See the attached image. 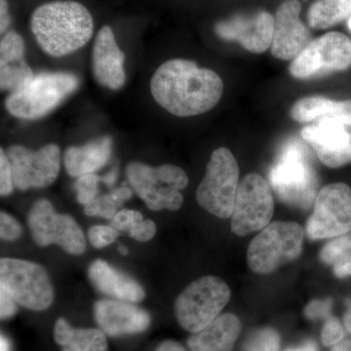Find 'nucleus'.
Returning a JSON list of instances; mask_svg holds the SVG:
<instances>
[{
  "label": "nucleus",
  "instance_id": "obj_1",
  "mask_svg": "<svg viewBox=\"0 0 351 351\" xmlns=\"http://www.w3.org/2000/svg\"><path fill=\"white\" fill-rule=\"evenodd\" d=\"M154 100L171 114L195 117L211 110L223 96L218 73L193 62L173 59L161 64L151 80Z\"/></svg>",
  "mask_w": 351,
  "mask_h": 351
},
{
  "label": "nucleus",
  "instance_id": "obj_2",
  "mask_svg": "<svg viewBox=\"0 0 351 351\" xmlns=\"http://www.w3.org/2000/svg\"><path fill=\"white\" fill-rule=\"evenodd\" d=\"M31 29L46 54L60 58L86 45L93 36L94 22L91 13L80 2L58 0L34 10Z\"/></svg>",
  "mask_w": 351,
  "mask_h": 351
},
{
  "label": "nucleus",
  "instance_id": "obj_3",
  "mask_svg": "<svg viewBox=\"0 0 351 351\" xmlns=\"http://www.w3.org/2000/svg\"><path fill=\"white\" fill-rule=\"evenodd\" d=\"M269 182L286 204L304 210L313 206L317 196V175L304 145L298 142L284 145L270 169Z\"/></svg>",
  "mask_w": 351,
  "mask_h": 351
},
{
  "label": "nucleus",
  "instance_id": "obj_4",
  "mask_svg": "<svg viewBox=\"0 0 351 351\" xmlns=\"http://www.w3.org/2000/svg\"><path fill=\"white\" fill-rule=\"evenodd\" d=\"M80 78L71 73H40L27 84L9 94L7 112L25 120L43 119L80 86Z\"/></svg>",
  "mask_w": 351,
  "mask_h": 351
},
{
  "label": "nucleus",
  "instance_id": "obj_5",
  "mask_svg": "<svg viewBox=\"0 0 351 351\" xmlns=\"http://www.w3.org/2000/svg\"><path fill=\"white\" fill-rule=\"evenodd\" d=\"M129 184L154 211H177L184 202L181 191L188 186L189 178L182 168L172 164L151 167L147 164L132 162L127 166Z\"/></svg>",
  "mask_w": 351,
  "mask_h": 351
},
{
  "label": "nucleus",
  "instance_id": "obj_6",
  "mask_svg": "<svg viewBox=\"0 0 351 351\" xmlns=\"http://www.w3.org/2000/svg\"><path fill=\"white\" fill-rule=\"evenodd\" d=\"M304 228L294 221H274L265 226L248 247L247 262L252 271L269 274L297 260L304 246Z\"/></svg>",
  "mask_w": 351,
  "mask_h": 351
},
{
  "label": "nucleus",
  "instance_id": "obj_7",
  "mask_svg": "<svg viewBox=\"0 0 351 351\" xmlns=\"http://www.w3.org/2000/svg\"><path fill=\"white\" fill-rule=\"evenodd\" d=\"M230 300V289L223 279L201 277L176 300V318L184 330L195 334L217 319Z\"/></svg>",
  "mask_w": 351,
  "mask_h": 351
},
{
  "label": "nucleus",
  "instance_id": "obj_8",
  "mask_svg": "<svg viewBox=\"0 0 351 351\" xmlns=\"http://www.w3.org/2000/svg\"><path fill=\"white\" fill-rule=\"evenodd\" d=\"M239 184V168L237 159L230 149L219 147L212 154L206 174L196 191L198 204L218 218H230Z\"/></svg>",
  "mask_w": 351,
  "mask_h": 351
},
{
  "label": "nucleus",
  "instance_id": "obj_9",
  "mask_svg": "<svg viewBox=\"0 0 351 351\" xmlns=\"http://www.w3.org/2000/svg\"><path fill=\"white\" fill-rule=\"evenodd\" d=\"M0 286L18 304L31 311H45L54 300L47 271L38 263L29 261L1 258Z\"/></svg>",
  "mask_w": 351,
  "mask_h": 351
},
{
  "label": "nucleus",
  "instance_id": "obj_10",
  "mask_svg": "<svg viewBox=\"0 0 351 351\" xmlns=\"http://www.w3.org/2000/svg\"><path fill=\"white\" fill-rule=\"evenodd\" d=\"M351 66V40L341 32H328L311 41L293 60L289 71L297 80H307Z\"/></svg>",
  "mask_w": 351,
  "mask_h": 351
},
{
  "label": "nucleus",
  "instance_id": "obj_11",
  "mask_svg": "<svg viewBox=\"0 0 351 351\" xmlns=\"http://www.w3.org/2000/svg\"><path fill=\"white\" fill-rule=\"evenodd\" d=\"M32 237L39 246L56 244L71 255H82L86 249V239L73 217L57 213L52 203L39 199L27 215Z\"/></svg>",
  "mask_w": 351,
  "mask_h": 351
},
{
  "label": "nucleus",
  "instance_id": "obj_12",
  "mask_svg": "<svg viewBox=\"0 0 351 351\" xmlns=\"http://www.w3.org/2000/svg\"><path fill=\"white\" fill-rule=\"evenodd\" d=\"M306 230L313 240L335 239L351 232L350 186L336 182L321 189Z\"/></svg>",
  "mask_w": 351,
  "mask_h": 351
},
{
  "label": "nucleus",
  "instance_id": "obj_13",
  "mask_svg": "<svg viewBox=\"0 0 351 351\" xmlns=\"http://www.w3.org/2000/svg\"><path fill=\"white\" fill-rule=\"evenodd\" d=\"M274 201L269 182L258 174L240 182L232 215V230L239 237L263 230L274 216Z\"/></svg>",
  "mask_w": 351,
  "mask_h": 351
},
{
  "label": "nucleus",
  "instance_id": "obj_14",
  "mask_svg": "<svg viewBox=\"0 0 351 351\" xmlns=\"http://www.w3.org/2000/svg\"><path fill=\"white\" fill-rule=\"evenodd\" d=\"M7 156L12 167L14 184L20 191L47 188L59 176L61 152L57 145H46L36 152L13 145Z\"/></svg>",
  "mask_w": 351,
  "mask_h": 351
},
{
  "label": "nucleus",
  "instance_id": "obj_15",
  "mask_svg": "<svg viewBox=\"0 0 351 351\" xmlns=\"http://www.w3.org/2000/svg\"><path fill=\"white\" fill-rule=\"evenodd\" d=\"M274 17L265 10L251 14H237L215 25V32L221 39L237 41L249 52H265L274 38Z\"/></svg>",
  "mask_w": 351,
  "mask_h": 351
},
{
  "label": "nucleus",
  "instance_id": "obj_16",
  "mask_svg": "<svg viewBox=\"0 0 351 351\" xmlns=\"http://www.w3.org/2000/svg\"><path fill=\"white\" fill-rule=\"evenodd\" d=\"M346 127L336 119H320L304 127L301 135L321 162L330 168H339L351 163V133Z\"/></svg>",
  "mask_w": 351,
  "mask_h": 351
},
{
  "label": "nucleus",
  "instance_id": "obj_17",
  "mask_svg": "<svg viewBox=\"0 0 351 351\" xmlns=\"http://www.w3.org/2000/svg\"><path fill=\"white\" fill-rule=\"evenodd\" d=\"M301 3L298 0H285L274 16L272 56L283 61L294 60L311 43V34L300 20Z\"/></svg>",
  "mask_w": 351,
  "mask_h": 351
},
{
  "label": "nucleus",
  "instance_id": "obj_18",
  "mask_svg": "<svg viewBox=\"0 0 351 351\" xmlns=\"http://www.w3.org/2000/svg\"><path fill=\"white\" fill-rule=\"evenodd\" d=\"M94 316L101 331L110 337L138 334L151 326L149 313L134 302L117 299L100 300L95 304Z\"/></svg>",
  "mask_w": 351,
  "mask_h": 351
},
{
  "label": "nucleus",
  "instance_id": "obj_19",
  "mask_svg": "<svg viewBox=\"0 0 351 351\" xmlns=\"http://www.w3.org/2000/svg\"><path fill=\"white\" fill-rule=\"evenodd\" d=\"M125 56L108 25L101 27L95 39L92 51V71L101 86L112 90L123 87L126 82L124 71Z\"/></svg>",
  "mask_w": 351,
  "mask_h": 351
},
{
  "label": "nucleus",
  "instance_id": "obj_20",
  "mask_svg": "<svg viewBox=\"0 0 351 351\" xmlns=\"http://www.w3.org/2000/svg\"><path fill=\"white\" fill-rule=\"evenodd\" d=\"M24 38L9 32L0 43V88L12 93L34 77V71L25 60Z\"/></svg>",
  "mask_w": 351,
  "mask_h": 351
},
{
  "label": "nucleus",
  "instance_id": "obj_21",
  "mask_svg": "<svg viewBox=\"0 0 351 351\" xmlns=\"http://www.w3.org/2000/svg\"><path fill=\"white\" fill-rule=\"evenodd\" d=\"M88 276L99 292L113 299L134 304L145 299L144 288L138 281L114 269L106 261H94L88 269Z\"/></svg>",
  "mask_w": 351,
  "mask_h": 351
},
{
  "label": "nucleus",
  "instance_id": "obj_22",
  "mask_svg": "<svg viewBox=\"0 0 351 351\" xmlns=\"http://www.w3.org/2000/svg\"><path fill=\"white\" fill-rule=\"evenodd\" d=\"M112 154V138L104 136L85 145L69 147L64 154V168L73 178L95 174L108 162Z\"/></svg>",
  "mask_w": 351,
  "mask_h": 351
},
{
  "label": "nucleus",
  "instance_id": "obj_23",
  "mask_svg": "<svg viewBox=\"0 0 351 351\" xmlns=\"http://www.w3.org/2000/svg\"><path fill=\"white\" fill-rule=\"evenodd\" d=\"M241 332L239 318L232 313L219 315L211 324L189 339L191 351H232Z\"/></svg>",
  "mask_w": 351,
  "mask_h": 351
},
{
  "label": "nucleus",
  "instance_id": "obj_24",
  "mask_svg": "<svg viewBox=\"0 0 351 351\" xmlns=\"http://www.w3.org/2000/svg\"><path fill=\"white\" fill-rule=\"evenodd\" d=\"M291 117L297 122L332 119L351 126V100L335 101L324 97H306L293 106Z\"/></svg>",
  "mask_w": 351,
  "mask_h": 351
},
{
  "label": "nucleus",
  "instance_id": "obj_25",
  "mask_svg": "<svg viewBox=\"0 0 351 351\" xmlns=\"http://www.w3.org/2000/svg\"><path fill=\"white\" fill-rule=\"evenodd\" d=\"M53 335L62 351H107V338L101 329H78L71 327L64 318H59Z\"/></svg>",
  "mask_w": 351,
  "mask_h": 351
},
{
  "label": "nucleus",
  "instance_id": "obj_26",
  "mask_svg": "<svg viewBox=\"0 0 351 351\" xmlns=\"http://www.w3.org/2000/svg\"><path fill=\"white\" fill-rule=\"evenodd\" d=\"M351 15V0H316L307 13L309 27L326 29Z\"/></svg>",
  "mask_w": 351,
  "mask_h": 351
},
{
  "label": "nucleus",
  "instance_id": "obj_27",
  "mask_svg": "<svg viewBox=\"0 0 351 351\" xmlns=\"http://www.w3.org/2000/svg\"><path fill=\"white\" fill-rule=\"evenodd\" d=\"M320 260L332 267L339 278L351 276V233L335 237L320 252Z\"/></svg>",
  "mask_w": 351,
  "mask_h": 351
},
{
  "label": "nucleus",
  "instance_id": "obj_28",
  "mask_svg": "<svg viewBox=\"0 0 351 351\" xmlns=\"http://www.w3.org/2000/svg\"><path fill=\"white\" fill-rule=\"evenodd\" d=\"M280 337L276 330L265 328L258 330L249 337L244 351H279Z\"/></svg>",
  "mask_w": 351,
  "mask_h": 351
},
{
  "label": "nucleus",
  "instance_id": "obj_29",
  "mask_svg": "<svg viewBox=\"0 0 351 351\" xmlns=\"http://www.w3.org/2000/svg\"><path fill=\"white\" fill-rule=\"evenodd\" d=\"M101 179L96 174L83 175L77 178L75 182L76 200L82 205L93 201L98 196V184Z\"/></svg>",
  "mask_w": 351,
  "mask_h": 351
},
{
  "label": "nucleus",
  "instance_id": "obj_30",
  "mask_svg": "<svg viewBox=\"0 0 351 351\" xmlns=\"http://www.w3.org/2000/svg\"><path fill=\"white\" fill-rule=\"evenodd\" d=\"M117 204L110 193L97 196L91 202L84 206V213L87 216H99L104 219H112L117 213Z\"/></svg>",
  "mask_w": 351,
  "mask_h": 351
},
{
  "label": "nucleus",
  "instance_id": "obj_31",
  "mask_svg": "<svg viewBox=\"0 0 351 351\" xmlns=\"http://www.w3.org/2000/svg\"><path fill=\"white\" fill-rule=\"evenodd\" d=\"M119 230L113 226H94L88 230L90 243L94 248L101 249L108 246L119 237Z\"/></svg>",
  "mask_w": 351,
  "mask_h": 351
},
{
  "label": "nucleus",
  "instance_id": "obj_32",
  "mask_svg": "<svg viewBox=\"0 0 351 351\" xmlns=\"http://www.w3.org/2000/svg\"><path fill=\"white\" fill-rule=\"evenodd\" d=\"M144 221L143 215L135 210H120L112 218V226L119 232H130L138 223Z\"/></svg>",
  "mask_w": 351,
  "mask_h": 351
},
{
  "label": "nucleus",
  "instance_id": "obj_33",
  "mask_svg": "<svg viewBox=\"0 0 351 351\" xmlns=\"http://www.w3.org/2000/svg\"><path fill=\"white\" fill-rule=\"evenodd\" d=\"M14 184L12 167L10 160L3 149L0 151V193L1 196H8L13 193Z\"/></svg>",
  "mask_w": 351,
  "mask_h": 351
},
{
  "label": "nucleus",
  "instance_id": "obj_34",
  "mask_svg": "<svg viewBox=\"0 0 351 351\" xmlns=\"http://www.w3.org/2000/svg\"><path fill=\"white\" fill-rule=\"evenodd\" d=\"M22 234V226L14 217L1 212L0 214V237L5 241H16Z\"/></svg>",
  "mask_w": 351,
  "mask_h": 351
},
{
  "label": "nucleus",
  "instance_id": "obj_35",
  "mask_svg": "<svg viewBox=\"0 0 351 351\" xmlns=\"http://www.w3.org/2000/svg\"><path fill=\"white\" fill-rule=\"evenodd\" d=\"M343 337H345V331L341 322L335 317L328 318L321 332L322 343L327 346H335L341 343Z\"/></svg>",
  "mask_w": 351,
  "mask_h": 351
},
{
  "label": "nucleus",
  "instance_id": "obj_36",
  "mask_svg": "<svg viewBox=\"0 0 351 351\" xmlns=\"http://www.w3.org/2000/svg\"><path fill=\"white\" fill-rule=\"evenodd\" d=\"M332 302L331 299L323 300H314V301L309 302L306 307L304 314L308 319H328L331 317V309Z\"/></svg>",
  "mask_w": 351,
  "mask_h": 351
},
{
  "label": "nucleus",
  "instance_id": "obj_37",
  "mask_svg": "<svg viewBox=\"0 0 351 351\" xmlns=\"http://www.w3.org/2000/svg\"><path fill=\"white\" fill-rule=\"evenodd\" d=\"M156 233V226L152 219H144L129 232L132 239L140 242H147L154 239Z\"/></svg>",
  "mask_w": 351,
  "mask_h": 351
},
{
  "label": "nucleus",
  "instance_id": "obj_38",
  "mask_svg": "<svg viewBox=\"0 0 351 351\" xmlns=\"http://www.w3.org/2000/svg\"><path fill=\"white\" fill-rule=\"evenodd\" d=\"M17 302L0 286V316L1 319H8L17 313Z\"/></svg>",
  "mask_w": 351,
  "mask_h": 351
},
{
  "label": "nucleus",
  "instance_id": "obj_39",
  "mask_svg": "<svg viewBox=\"0 0 351 351\" xmlns=\"http://www.w3.org/2000/svg\"><path fill=\"white\" fill-rule=\"evenodd\" d=\"M11 23L9 5L7 0H0V32L4 34Z\"/></svg>",
  "mask_w": 351,
  "mask_h": 351
},
{
  "label": "nucleus",
  "instance_id": "obj_40",
  "mask_svg": "<svg viewBox=\"0 0 351 351\" xmlns=\"http://www.w3.org/2000/svg\"><path fill=\"white\" fill-rule=\"evenodd\" d=\"M110 195H112L113 199H114L117 204L120 207L123 204L124 201L130 199L132 195H133V193H132L131 189L127 188V186H122V188L113 189Z\"/></svg>",
  "mask_w": 351,
  "mask_h": 351
},
{
  "label": "nucleus",
  "instance_id": "obj_41",
  "mask_svg": "<svg viewBox=\"0 0 351 351\" xmlns=\"http://www.w3.org/2000/svg\"><path fill=\"white\" fill-rule=\"evenodd\" d=\"M156 351H186V350L177 341H165L157 346Z\"/></svg>",
  "mask_w": 351,
  "mask_h": 351
},
{
  "label": "nucleus",
  "instance_id": "obj_42",
  "mask_svg": "<svg viewBox=\"0 0 351 351\" xmlns=\"http://www.w3.org/2000/svg\"><path fill=\"white\" fill-rule=\"evenodd\" d=\"M117 175H119V171L115 168V169L110 171L107 175L101 178V182H103L104 184H107L108 186H112L113 184H115V182H117Z\"/></svg>",
  "mask_w": 351,
  "mask_h": 351
},
{
  "label": "nucleus",
  "instance_id": "obj_43",
  "mask_svg": "<svg viewBox=\"0 0 351 351\" xmlns=\"http://www.w3.org/2000/svg\"><path fill=\"white\" fill-rule=\"evenodd\" d=\"M285 351H318L317 346L313 341H306L304 345L299 346V348H288Z\"/></svg>",
  "mask_w": 351,
  "mask_h": 351
},
{
  "label": "nucleus",
  "instance_id": "obj_44",
  "mask_svg": "<svg viewBox=\"0 0 351 351\" xmlns=\"http://www.w3.org/2000/svg\"><path fill=\"white\" fill-rule=\"evenodd\" d=\"M332 351H351V341H341L332 346Z\"/></svg>",
  "mask_w": 351,
  "mask_h": 351
},
{
  "label": "nucleus",
  "instance_id": "obj_45",
  "mask_svg": "<svg viewBox=\"0 0 351 351\" xmlns=\"http://www.w3.org/2000/svg\"><path fill=\"white\" fill-rule=\"evenodd\" d=\"M11 350V345L10 341H8V339L6 337L1 336L0 338V351H10Z\"/></svg>",
  "mask_w": 351,
  "mask_h": 351
},
{
  "label": "nucleus",
  "instance_id": "obj_46",
  "mask_svg": "<svg viewBox=\"0 0 351 351\" xmlns=\"http://www.w3.org/2000/svg\"><path fill=\"white\" fill-rule=\"evenodd\" d=\"M343 322H345L346 330L351 334V314L346 313L345 317H343Z\"/></svg>",
  "mask_w": 351,
  "mask_h": 351
},
{
  "label": "nucleus",
  "instance_id": "obj_47",
  "mask_svg": "<svg viewBox=\"0 0 351 351\" xmlns=\"http://www.w3.org/2000/svg\"><path fill=\"white\" fill-rule=\"evenodd\" d=\"M119 253L123 256H126L127 254H128V249H127L125 246H119Z\"/></svg>",
  "mask_w": 351,
  "mask_h": 351
},
{
  "label": "nucleus",
  "instance_id": "obj_48",
  "mask_svg": "<svg viewBox=\"0 0 351 351\" xmlns=\"http://www.w3.org/2000/svg\"><path fill=\"white\" fill-rule=\"evenodd\" d=\"M346 306H348V313L351 314V298L350 299L346 300Z\"/></svg>",
  "mask_w": 351,
  "mask_h": 351
},
{
  "label": "nucleus",
  "instance_id": "obj_49",
  "mask_svg": "<svg viewBox=\"0 0 351 351\" xmlns=\"http://www.w3.org/2000/svg\"><path fill=\"white\" fill-rule=\"evenodd\" d=\"M348 27H350V31H351V17L350 19L348 20Z\"/></svg>",
  "mask_w": 351,
  "mask_h": 351
}]
</instances>
